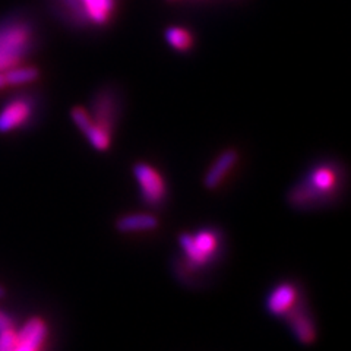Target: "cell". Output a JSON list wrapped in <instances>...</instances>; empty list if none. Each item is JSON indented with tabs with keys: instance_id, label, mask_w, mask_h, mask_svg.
Returning a JSON list of instances; mask_svg holds the SVG:
<instances>
[{
	"instance_id": "3",
	"label": "cell",
	"mask_w": 351,
	"mask_h": 351,
	"mask_svg": "<svg viewBox=\"0 0 351 351\" xmlns=\"http://www.w3.org/2000/svg\"><path fill=\"white\" fill-rule=\"evenodd\" d=\"M88 114L91 119V126L85 132L98 130L113 138L119 126L120 114H122V98H120L117 88L113 85H103L98 88L91 97Z\"/></svg>"
},
{
	"instance_id": "6",
	"label": "cell",
	"mask_w": 351,
	"mask_h": 351,
	"mask_svg": "<svg viewBox=\"0 0 351 351\" xmlns=\"http://www.w3.org/2000/svg\"><path fill=\"white\" fill-rule=\"evenodd\" d=\"M132 173L139 186L142 201L149 206L162 205L167 197V183L162 174L145 161L135 162Z\"/></svg>"
},
{
	"instance_id": "10",
	"label": "cell",
	"mask_w": 351,
	"mask_h": 351,
	"mask_svg": "<svg viewBox=\"0 0 351 351\" xmlns=\"http://www.w3.org/2000/svg\"><path fill=\"white\" fill-rule=\"evenodd\" d=\"M239 161V152L234 148L224 149L219 156L213 161L210 169L204 176V186L208 191H215L218 186L224 182L227 174L232 171Z\"/></svg>"
},
{
	"instance_id": "2",
	"label": "cell",
	"mask_w": 351,
	"mask_h": 351,
	"mask_svg": "<svg viewBox=\"0 0 351 351\" xmlns=\"http://www.w3.org/2000/svg\"><path fill=\"white\" fill-rule=\"evenodd\" d=\"M37 29L24 15H14L0 22V72L16 68L34 51Z\"/></svg>"
},
{
	"instance_id": "12",
	"label": "cell",
	"mask_w": 351,
	"mask_h": 351,
	"mask_svg": "<svg viewBox=\"0 0 351 351\" xmlns=\"http://www.w3.org/2000/svg\"><path fill=\"white\" fill-rule=\"evenodd\" d=\"M49 337V326L46 321L40 316L29 317V319L22 325L19 331H16V341L29 344L34 347L44 348V344Z\"/></svg>"
},
{
	"instance_id": "7",
	"label": "cell",
	"mask_w": 351,
	"mask_h": 351,
	"mask_svg": "<svg viewBox=\"0 0 351 351\" xmlns=\"http://www.w3.org/2000/svg\"><path fill=\"white\" fill-rule=\"evenodd\" d=\"M37 110V100L31 94H21L5 104L0 110V134H9L25 128L34 119Z\"/></svg>"
},
{
	"instance_id": "17",
	"label": "cell",
	"mask_w": 351,
	"mask_h": 351,
	"mask_svg": "<svg viewBox=\"0 0 351 351\" xmlns=\"http://www.w3.org/2000/svg\"><path fill=\"white\" fill-rule=\"evenodd\" d=\"M10 328H14V321L10 319L9 315L0 311V332L6 331V329H10Z\"/></svg>"
},
{
	"instance_id": "11",
	"label": "cell",
	"mask_w": 351,
	"mask_h": 351,
	"mask_svg": "<svg viewBox=\"0 0 351 351\" xmlns=\"http://www.w3.org/2000/svg\"><path fill=\"white\" fill-rule=\"evenodd\" d=\"M119 233L130 234V233H148L154 232L160 227V219L157 215L149 213H136L126 214L119 217L114 224Z\"/></svg>"
},
{
	"instance_id": "20",
	"label": "cell",
	"mask_w": 351,
	"mask_h": 351,
	"mask_svg": "<svg viewBox=\"0 0 351 351\" xmlns=\"http://www.w3.org/2000/svg\"><path fill=\"white\" fill-rule=\"evenodd\" d=\"M6 294V291H5V289L2 287V285H0V298H3V295Z\"/></svg>"
},
{
	"instance_id": "13",
	"label": "cell",
	"mask_w": 351,
	"mask_h": 351,
	"mask_svg": "<svg viewBox=\"0 0 351 351\" xmlns=\"http://www.w3.org/2000/svg\"><path fill=\"white\" fill-rule=\"evenodd\" d=\"M164 38H166L167 44L173 50L179 53H189L195 44V37L192 32L188 28L179 25L167 27L166 31H164Z\"/></svg>"
},
{
	"instance_id": "15",
	"label": "cell",
	"mask_w": 351,
	"mask_h": 351,
	"mask_svg": "<svg viewBox=\"0 0 351 351\" xmlns=\"http://www.w3.org/2000/svg\"><path fill=\"white\" fill-rule=\"evenodd\" d=\"M71 117L73 120L75 126L80 129L81 134H84V132L91 126V119H90V114H88V110L85 107H81V106H76L71 110Z\"/></svg>"
},
{
	"instance_id": "18",
	"label": "cell",
	"mask_w": 351,
	"mask_h": 351,
	"mask_svg": "<svg viewBox=\"0 0 351 351\" xmlns=\"http://www.w3.org/2000/svg\"><path fill=\"white\" fill-rule=\"evenodd\" d=\"M14 351H43V348H40V347H34V346H29V344H24V343H19V341H16V346H15Z\"/></svg>"
},
{
	"instance_id": "19",
	"label": "cell",
	"mask_w": 351,
	"mask_h": 351,
	"mask_svg": "<svg viewBox=\"0 0 351 351\" xmlns=\"http://www.w3.org/2000/svg\"><path fill=\"white\" fill-rule=\"evenodd\" d=\"M5 86H8V84H6V78H5V73L0 72V90H3Z\"/></svg>"
},
{
	"instance_id": "1",
	"label": "cell",
	"mask_w": 351,
	"mask_h": 351,
	"mask_svg": "<svg viewBox=\"0 0 351 351\" xmlns=\"http://www.w3.org/2000/svg\"><path fill=\"white\" fill-rule=\"evenodd\" d=\"M347 173L341 161L324 158L304 171L289 193L287 204L298 211H312L339 199L346 188Z\"/></svg>"
},
{
	"instance_id": "5",
	"label": "cell",
	"mask_w": 351,
	"mask_h": 351,
	"mask_svg": "<svg viewBox=\"0 0 351 351\" xmlns=\"http://www.w3.org/2000/svg\"><path fill=\"white\" fill-rule=\"evenodd\" d=\"M63 14L76 27H106L117 10V0H60Z\"/></svg>"
},
{
	"instance_id": "16",
	"label": "cell",
	"mask_w": 351,
	"mask_h": 351,
	"mask_svg": "<svg viewBox=\"0 0 351 351\" xmlns=\"http://www.w3.org/2000/svg\"><path fill=\"white\" fill-rule=\"evenodd\" d=\"M16 346V331L14 328L0 332V351H14Z\"/></svg>"
},
{
	"instance_id": "14",
	"label": "cell",
	"mask_w": 351,
	"mask_h": 351,
	"mask_svg": "<svg viewBox=\"0 0 351 351\" xmlns=\"http://www.w3.org/2000/svg\"><path fill=\"white\" fill-rule=\"evenodd\" d=\"M6 84L18 86V85H25L36 82L40 78V69L36 66H24L19 64L16 68H12L5 72Z\"/></svg>"
},
{
	"instance_id": "9",
	"label": "cell",
	"mask_w": 351,
	"mask_h": 351,
	"mask_svg": "<svg viewBox=\"0 0 351 351\" xmlns=\"http://www.w3.org/2000/svg\"><path fill=\"white\" fill-rule=\"evenodd\" d=\"M303 298L299 287L294 282L282 281L271 290L267 298V311L276 317H284Z\"/></svg>"
},
{
	"instance_id": "8",
	"label": "cell",
	"mask_w": 351,
	"mask_h": 351,
	"mask_svg": "<svg viewBox=\"0 0 351 351\" xmlns=\"http://www.w3.org/2000/svg\"><path fill=\"white\" fill-rule=\"evenodd\" d=\"M282 319L287 322L291 334L302 346H311L316 341L317 329L311 311L307 309L304 298L299 300Z\"/></svg>"
},
{
	"instance_id": "4",
	"label": "cell",
	"mask_w": 351,
	"mask_h": 351,
	"mask_svg": "<svg viewBox=\"0 0 351 351\" xmlns=\"http://www.w3.org/2000/svg\"><path fill=\"white\" fill-rule=\"evenodd\" d=\"M221 234L214 228H202L196 233H182L179 243L191 271L206 268L218 256L221 247Z\"/></svg>"
}]
</instances>
